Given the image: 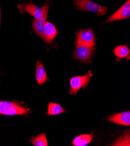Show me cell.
I'll list each match as a JSON object with an SVG mask.
<instances>
[{"instance_id":"1","label":"cell","mask_w":130,"mask_h":146,"mask_svg":"<svg viewBox=\"0 0 130 146\" xmlns=\"http://www.w3.org/2000/svg\"><path fill=\"white\" fill-rule=\"evenodd\" d=\"M49 7V4H46L43 7L40 8L32 3L20 4L18 5V8L21 13L27 12L29 13L35 19H40L48 17Z\"/></svg>"},{"instance_id":"2","label":"cell","mask_w":130,"mask_h":146,"mask_svg":"<svg viewBox=\"0 0 130 146\" xmlns=\"http://www.w3.org/2000/svg\"><path fill=\"white\" fill-rule=\"evenodd\" d=\"M74 5L77 7V9L94 12L98 16H103L106 14L108 8L105 6H101L91 0H74Z\"/></svg>"},{"instance_id":"3","label":"cell","mask_w":130,"mask_h":146,"mask_svg":"<svg viewBox=\"0 0 130 146\" xmlns=\"http://www.w3.org/2000/svg\"><path fill=\"white\" fill-rule=\"evenodd\" d=\"M28 109L19 104L7 101H0V114L4 115H23L29 113Z\"/></svg>"},{"instance_id":"4","label":"cell","mask_w":130,"mask_h":146,"mask_svg":"<svg viewBox=\"0 0 130 146\" xmlns=\"http://www.w3.org/2000/svg\"><path fill=\"white\" fill-rule=\"evenodd\" d=\"M75 49L73 54L74 59L81 62L90 63L95 53V47L78 43H75Z\"/></svg>"},{"instance_id":"5","label":"cell","mask_w":130,"mask_h":146,"mask_svg":"<svg viewBox=\"0 0 130 146\" xmlns=\"http://www.w3.org/2000/svg\"><path fill=\"white\" fill-rule=\"evenodd\" d=\"M92 76L91 72L89 70L87 74L83 76H77L70 79V89L69 90V94L77 95L79 90L83 87L85 89L90 82L91 78Z\"/></svg>"},{"instance_id":"6","label":"cell","mask_w":130,"mask_h":146,"mask_svg":"<svg viewBox=\"0 0 130 146\" xmlns=\"http://www.w3.org/2000/svg\"><path fill=\"white\" fill-rule=\"evenodd\" d=\"M75 43L81 44L91 47L95 46V35L92 29H80L75 33Z\"/></svg>"},{"instance_id":"7","label":"cell","mask_w":130,"mask_h":146,"mask_svg":"<svg viewBox=\"0 0 130 146\" xmlns=\"http://www.w3.org/2000/svg\"><path fill=\"white\" fill-rule=\"evenodd\" d=\"M130 17V1H127L104 22V23L123 20Z\"/></svg>"},{"instance_id":"8","label":"cell","mask_w":130,"mask_h":146,"mask_svg":"<svg viewBox=\"0 0 130 146\" xmlns=\"http://www.w3.org/2000/svg\"><path fill=\"white\" fill-rule=\"evenodd\" d=\"M59 31L55 26L49 22H46L43 29V40L46 44H50L57 37Z\"/></svg>"},{"instance_id":"9","label":"cell","mask_w":130,"mask_h":146,"mask_svg":"<svg viewBox=\"0 0 130 146\" xmlns=\"http://www.w3.org/2000/svg\"><path fill=\"white\" fill-rule=\"evenodd\" d=\"M107 121L116 125L129 126L130 125V112L125 111L119 113H114L107 119Z\"/></svg>"},{"instance_id":"10","label":"cell","mask_w":130,"mask_h":146,"mask_svg":"<svg viewBox=\"0 0 130 146\" xmlns=\"http://www.w3.org/2000/svg\"><path fill=\"white\" fill-rule=\"evenodd\" d=\"M36 79L39 85L41 86L47 82L49 79L43 64L41 62L39 61L37 63L36 70Z\"/></svg>"},{"instance_id":"11","label":"cell","mask_w":130,"mask_h":146,"mask_svg":"<svg viewBox=\"0 0 130 146\" xmlns=\"http://www.w3.org/2000/svg\"><path fill=\"white\" fill-rule=\"evenodd\" d=\"M93 138V134H84L76 137L72 142V144L75 146H85L90 143Z\"/></svg>"},{"instance_id":"12","label":"cell","mask_w":130,"mask_h":146,"mask_svg":"<svg viewBox=\"0 0 130 146\" xmlns=\"http://www.w3.org/2000/svg\"><path fill=\"white\" fill-rule=\"evenodd\" d=\"M47 18L48 17H46L40 19H35L32 22V29L33 31L41 38H43V29H44Z\"/></svg>"},{"instance_id":"13","label":"cell","mask_w":130,"mask_h":146,"mask_svg":"<svg viewBox=\"0 0 130 146\" xmlns=\"http://www.w3.org/2000/svg\"><path fill=\"white\" fill-rule=\"evenodd\" d=\"M66 112V110H64L60 105L57 103H49L48 105L47 115H57Z\"/></svg>"},{"instance_id":"14","label":"cell","mask_w":130,"mask_h":146,"mask_svg":"<svg viewBox=\"0 0 130 146\" xmlns=\"http://www.w3.org/2000/svg\"><path fill=\"white\" fill-rule=\"evenodd\" d=\"M113 52L115 56L119 58H127L129 56V49L125 45L115 47L113 50Z\"/></svg>"},{"instance_id":"15","label":"cell","mask_w":130,"mask_h":146,"mask_svg":"<svg viewBox=\"0 0 130 146\" xmlns=\"http://www.w3.org/2000/svg\"><path fill=\"white\" fill-rule=\"evenodd\" d=\"M31 142L34 146H47L48 142L45 133H41L31 139Z\"/></svg>"},{"instance_id":"16","label":"cell","mask_w":130,"mask_h":146,"mask_svg":"<svg viewBox=\"0 0 130 146\" xmlns=\"http://www.w3.org/2000/svg\"><path fill=\"white\" fill-rule=\"evenodd\" d=\"M1 7H0V29H1Z\"/></svg>"},{"instance_id":"17","label":"cell","mask_w":130,"mask_h":146,"mask_svg":"<svg viewBox=\"0 0 130 146\" xmlns=\"http://www.w3.org/2000/svg\"><path fill=\"white\" fill-rule=\"evenodd\" d=\"M0 75H1V74H0Z\"/></svg>"}]
</instances>
